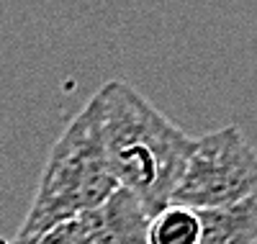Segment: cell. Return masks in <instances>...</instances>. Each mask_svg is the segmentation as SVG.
<instances>
[{
  "mask_svg": "<svg viewBox=\"0 0 257 244\" xmlns=\"http://www.w3.org/2000/svg\"><path fill=\"white\" fill-rule=\"evenodd\" d=\"M93 95L116 185L134 193L152 216L160 213L173 203L196 139L123 80H108Z\"/></svg>",
  "mask_w": 257,
  "mask_h": 244,
  "instance_id": "obj_1",
  "label": "cell"
},
{
  "mask_svg": "<svg viewBox=\"0 0 257 244\" xmlns=\"http://www.w3.org/2000/svg\"><path fill=\"white\" fill-rule=\"evenodd\" d=\"M116 188L105 162L98 100L90 95L54 142L29 213L13 239L31 244L59 221L100 206Z\"/></svg>",
  "mask_w": 257,
  "mask_h": 244,
  "instance_id": "obj_2",
  "label": "cell"
},
{
  "mask_svg": "<svg viewBox=\"0 0 257 244\" xmlns=\"http://www.w3.org/2000/svg\"><path fill=\"white\" fill-rule=\"evenodd\" d=\"M0 244H18L16 239H0Z\"/></svg>",
  "mask_w": 257,
  "mask_h": 244,
  "instance_id": "obj_8",
  "label": "cell"
},
{
  "mask_svg": "<svg viewBox=\"0 0 257 244\" xmlns=\"http://www.w3.org/2000/svg\"><path fill=\"white\" fill-rule=\"evenodd\" d=\"M100 244H147L152 213L134 193L116 188L100 206L90 208Z\"/></svg>",
  "mask_w": 257,
  "mask_h": 244,
  "instance_id": "obj_4",
  "label": "cell"
},
{
  "mask_svg": "<svg viewBox=\"0 0 257 244\" xmlns=\"http://www.w3.org/2000/svg\"><path fill=\"white\" fill-rule=\"evenodd\" d=\"M31 244H100V241H98V229H95L93 213L82 211L72 218H64L59 224H54Z\"/></svg>",
  "mask_w": 257,
  "mask_h": 244,
  "instance_id": "obj_7",
  "label": "cell"
},
{
  "mask_svg": "<svg viewBox=\"0 0 257 244\" xmlns=\"http://www.w3.org/2000/svg\"><path fill=\"white\" fill-rule=\"evenodd\" d=\"M257 190V149L239 126H221L196 139L173 203L213 211L237 203Z\"/></svg>",
  "mask_w": 257,
  "mask_h": 244,
  "instance_id": "obj_3",
  "label": "cell"
},
{
  "mask_svg": "<svg viewBox=\"0 0 257 244\" xmlns=\"http://www.w3.org/2000/svg\"><path fill=\"white\" fill-rule=\"evenodd\" d=\"M147 244H201L198 211L170 203L149 221Z\"/></svg>",
  "mask_w": 257,
  "mask_h": 244,
  "instance_id": "obj_6",
  "label": "cell"
},
{
  "mask_svg": "<svg viewBox=\"0 0 257 244\" xmlns=\"http://www.w3.org/2000/svg\"><path fill=\"white\" fill-rule=\"evenodd\" d=\"M201 244H257V190L237 203L198 211Z\"/></svg>",
  "mask_w": 257,
  "mask_h": 244,
  "instance_id": "obj_5",
  "label": "cell"
}]
</instances>
